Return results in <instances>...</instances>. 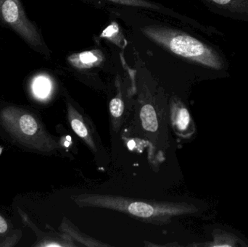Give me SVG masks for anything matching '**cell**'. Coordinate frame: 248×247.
<instances>
[{"label":"cell","mask_w":248,"mask_h":247,"mask_svg":"<svg viewBox=\"0 0 248 247\" xmlns=\"http://www.w3.org/2000/svg\"><path fill=\"white\" fill-rule=\"evenodd\" d=\"M73 201L81 208L113 210L157 226L169 224L172 219L193 214L197 210L195 206L186 203L138 200L114 194L84 193L74 196Z\"/></svg>","instance_id":"obj_1"},{"label":"cell","mask_w":248,"mask_h":247,"mask_svg":"<svg viewBox=\"0 0 248 247\" xmlns=\"http://www.w3.org/2000/svg\"><path fill=\"white\" fill-rule=\"evenodd\" d=\"M0 124L16 142L25 147L43 153H51L61 147L36 116L15 106L0 111Z\"/></svg>","instance_id":"obj_2"},{"label":"cell","mask_w":248,"mask_h":247,"mask_svg":"<svg viewBox=\"0 0 248 247\" xmlns=\"http://www.w3.org/2000/svg\"><path fill=\"white\" fill-rule=\"evenodd\" d=\"M141 30L149 39L179 56L217 71L225 67L218 52L186 33L159 26H146Z\"/></svg>","instance_id":"obj_3"},{"label":"cell","mask_w":248,"mask_h":247,"mask_svg":"<svg viewBox=\"0 0 248 247\" xmlns=\"http://www.w3.org/2000/svg\"><path fill=\"white\" fill-rule=\"evenodd\" d=\"M0 20L31 46L39 47L42 38L25 13L20 0H0Z\"/></svg>","instance_id":"obj_4"},{"label":"cell","mask_w":248,"mask_h":247,"mask_svg":"<svg viewBox=\"0 0 248 247\" xmlns=\"http://www.w3.org/2000/svg\"><path fill=\"white\" fill-rule=\"evenodd\" d=\"M172 127L178 136L187 138L193 133V123L189 110L178 100H172L170 107Z\"/></svg>","instance_id":"obj_5"},{"label":"cell","mask_w":248,"mask_h":247,"mask_svg":"<svg viewBox=\"0 0 248 247\" xmlns=\"http://www.w3.org/2000/svg\"><path fill=\"white\" fill-rule=\"evenodd\" d=\"M68 119L74 133L81 138L93 152H97V146L90 125L84 120V116L70 103L68 104Z\"/></svg>","instance_id":"obj_6"},{"label":"cell","mask_w":248,"mask_h":247,"mask_svg":"<svg viewBox=\"0 0 248 247\" xmlns=\"http://www.w3.org/2000/svg\"><path fill=\"white\" fill-rule=\"evenodd\" d=\"M61 229L62 233L68 234L71 239L81 245L87 247H110L107 244L100 242L85 233H82L74 223H71L68 219L64 218L61 223Z\"/></svg>","instance_id":"obj_7"},{"label":"cell","mask_w":248,"mask_h":247,"mask_svg":"<svg viewBox=\"0 0 248 247\" xmlns=\"http://www.w3.org/2000/svg\"><path fill=\"white\" fill-rule=\"evenodd\" d=\"M71 65L78 68H89L101 62V55L96 51L81 52L68 58Z\"/></svg>","instance_id":"obj_8"},{"label":"cell","mask_w":248,"mask_h":247,"mask_svg":"<svg viewBox=\"0 0 248 247\" xmlns=\"http://www.w3.org/2000/svg\"><path fill=\"white\" fill-rule=\"evenodd\" d=\"M52 89V84L49 78L39 75L33 79L31 84L32 93L39 100L46 99L49 95Z\"/></svg>","instance_id":"obj_9"},{"label":"cell","mask_w":248,"mask_h":247,"mask_svg":"<svg viewBox=\"0 0 248 247\" xmlns=\"http://www.w3.org/2000/svg\"><path fill=\"white\" fill-rule=\"evenodd\" d=\"M143 127L149 131H156L158 127L155 112L150 104H146L141 110Z\"/></svg>","instance_id":"obj_10"},{"label":"cell","mask_w":248,"mask_h":247,"mask_svg":"<svg viewBox=\"0 0 248 247\" xmlns=\"http://www.w3.org/2000/svg\"><path fill=\"white\" fill-rule=\"evenodd\" d=\"M112 1L117 4H124V5L133 6V7H144L148 9H157L159 7L154 3L150 2L147 0H106Z\"/></svg>","instance_id":"obj_11"},{"label":"cell","mask_w":248,"mask_h":247,"mask_svg":"<svg viewBox=\"0 0 248 247\" xmlns=\"http://www.w3.org/2000/svg\"><path fill=\"white\" fill-rule=\"evenodd\" d=\"M110 112L112 117L114 120L120 119L124 111V103L122 98L119 97H115L110 102Z\"/></svg>","instance_id":"obj_12"},{"label":"cell","mask_w":248,"mask_h":247,"mask_svg":"<svg viewBox=\"0 0 248 247\" xmlns=\"http://www.w3.org/2000/svg\"><path fill=\"white\" fill-rule=\"evenodd\" d=\"M218 5L233 7L234 10H243V7H248V0H211Z\"/></svg>","instance_id":"obj_13"},{"label":"cell","mask_w":248,"mask_h":247,"mask_svg":"<svg viewBox=\"0 0 248 247\" xmlns=\"http://www.w3.org/2000/svg\"><path fill=\"white\" fill-rule=\"evenodd\" d=\"M225 241H229V242H232V238L230 237H217L215 238V242H214L211 246L213 247H230V245L228 243L225 242Z\"/></svg>","instance_id":"obj_14"},{"label":"cell","mask_w":248,"mask_h":247,"mask_svg":"<svg viewBox=\"0 0 248 247\" xmlns=\"http://www.w3.org/2000/svg\"><path fill=\"white\" fill-rule=\"evenodd\" d=\"M7 230H8V225L7 221L2 216H0V234L6 233Z\"/></svg>","instance_id":"obj_15"}]
</instances>
